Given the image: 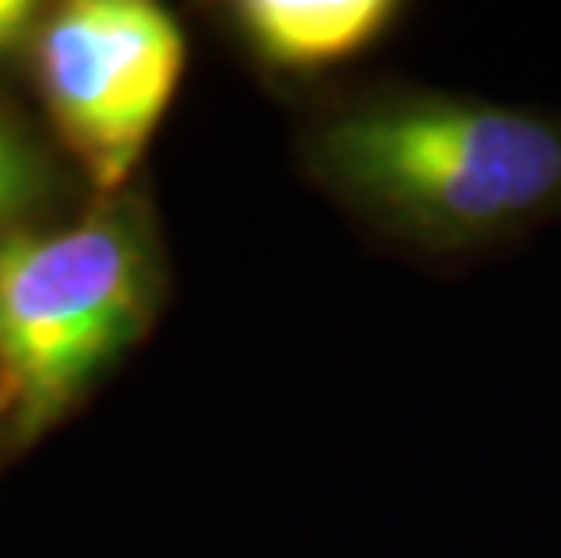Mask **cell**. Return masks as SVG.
I'll use <instances>...</instances> for the list:
<instances>
[{
  "label": "cell",
  "mask_w": 561,
  "mask_h": 558,
  "mask_svg": "<svg viewBox=\"0 0 561 558\" xmlns=\"http://www.w3.org/2000/svg\"><path fill=\"white\" fill-rule=\"evenodd\" d=\"M301 168L355 225L421 261H468L561 221V116L363 80L301 127Z\"/></svg>",
  "instance_id": "6da1fadb"
},
{
  "label": "cell",
  "mask_w": 561,
  "mask_h": 558,
  "mask_svg": "<svg viewBox=\"0 0 561 558\" xmlns=\"http://www.w3.org/2000/svg\"><path fill=\"white\" fill-rule=\"evenodd\" d=\"M163 258L138 196L94 200L66 229L0 236V371L15 388L11 446L55 429L157 323Z\"/></svg>",
  "instance_id": "7a4b0ae2"
},
{
  "label": "cell",
  "mask_w": 561,
  "mask_h": 558,
  "mask_svg": "<svg viewBox=\"0 0 561 558\" xmlns=\"http://www.w3.org/2000/svg\"><path fill=\"white\" fill-rule=\"evenodd\" d=\"M30 55L47 121L94 200L127 193L182 88V22L152 0H69L41 15Z\"/></svg>",
  "instance_id": "3957f363"
},
{
  "label": "cell",
  "mask_w": 561,
  "mask_h": 558,
  "mask_svg": "<svg viewBox=\"0 0 561 558\" xmlns=\"http://www.w3.org/2000/svg\"><path fill=\"white\" fill-rule=\"evenodd\" d=\"M396 0H240L236 37L276 77H327L359 62L399 26Z\"/></svg>",
  "instance_id": "277c9868"
},
{
  "label": "cell",
  "mask_w": 561,
  "mask_h": 558,
  "mask_svg": "<svg viewBox=\"0 0 561 558\" xmlns=\"http://www.w3.org/2000/svg\"><path fill=\"white\" fill-rule=\"evenodd\" d=\"M55 168L47 152L33 141V135L8 113H0V189L33 200L44 207L55 196Z\"/></svg>",
  "instance_id": "5b68a950"
},
{
  "label": "cell",
  "mask_w": 561,
  "mask_h": 558,
  "mask_svg": "<svg viewBox=\"0 0 561 558\" xmlns=\"http://www.w3.org/2000/svg\"><path fill=\"white\" fill-rule=\"evenodd\" d=\"M41 26V8L30 0H0V62L33 41Z\"/></svg>",
  "instance_id": "8992f818"
},
{
  "label": "cell",
  "mask_w": 561,
  "mask_h": 558,
  "mask_svg": "<svg viewBox=\"0 0 561 558\" xmlns=\"http://www.w3.org/2000/svg\"><path fill=\"white\" fill-rule=\"evenodd\" d=\"M11 413H15V388H11L8 374L0 371V424L11 429Z\"/></svg>",
  "instance_id": "52a82bcc"
}]
</instances>
